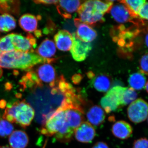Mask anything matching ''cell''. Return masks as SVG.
<instances>
[{
  "instance_id": "836d02e7",
  "label": "cell",
  "mask_w": 148,
  "mask_h": 148,
  "mask_svg": "<svg viewBox=\"0 0 148 148\" xmlns=\"http://www.w3.org/2000/svg\"><path fill=\"white\" fill-rule=\"evenodd\" d=\"M6 102L4 100L0 101V108H4L5 106Z\"/></svg>"
},
{
  "instance_id": "9c48e42d",
  "label": "cell",
  "mask_w": 148,
  "mask_h": 148,
  "mask_svg": "<svg viewBox=\"0 0 148 148\" xmlns=\"http://www.w3.org/2000/svg\"><path fill=\"white\" fill-rule=\"evenodd\" d=\"M73 36V42L70 50L73 58L78 62L84 61L92 49L91 44L79 39L76 36L75 34Z\"/></svg>"
},
{
  "instance_id": "3957f363",
  "label": "cell",
  "mask_w": 148,
  "mask_h": 148,
  "mask_svg": "<svg viewBox=\"0 0 148 148\" xmlns=\"http://www.w3.org/2000/svg\"><path fill=\"white\" fill-rule=\"evenodd\" d=\"M34 109L25 100L15 102L7 107L3 118L11 123H16L26 128L31 124L35 116Z\"/></svg>"
},
{
  "instance_id": "f546056e",
  "label": "cell",
  "mask_w": 148,
  "mask_h": 148,
  "mask_svg": "<svg viewBox=\"0 0 148 148\" xmlns=\"http://www.w3.org/2000/svg\"><path fill=\"white\" fill-rule=\"evenodd\" d=\"M132 148H148V140L146 138H140L136 140Z\"/></svg>"
},
{
  "instance_id": "e575fe53",
  "label": "cell",
  "mask_w": 148,
  "mask_h": 148,
  "mask_svg": "<svg viewBox=\"0 0 148 148\" xmlns=\"http://www.w3.org/2000/svg\"><path fill=\"white\" fill-rule=\"evenodd\" d=\"M3 71L1 67H0V78L2 76Z\"/></svg>"
},
{
  "instance_id": "30bf717a",
  "label": "cell",
  "mask_w": 148,
  "mask_h": 148,
  "mask_svg": "<svg viewBox=\"0 0 148 148\" xmlns=\"http://www.w3.org/2000/svg\"><path fill=\"white\" fill-rule=\"evenodd\" d=\"M35 73L42 84V82L47 84L51 88L56 85L55 70L50 64L45 63L39 66Z\"/></svg>"
},
{
  "instance_id": "2e32d148",
  "label": "cell",
  "mask_w": 148,
  "mask_h": 148,
  "mask_svg": "<svg viewBox=\"0 0 148 148\" xmlns=\"http://www.w3.org/2000/svg\"><path fill=\"white\" fill-rule=\"evenodd\" d=\"M59 13L66 18L71 17L72 14L78 10L81 5L79 1H60L57 3Z\"/></svg>"
},
{
  "instance_id": "8d00e7d4",
  "label": "cell",
  "mask_w": 148,
  "mask_h": 148,
  "mask_svg": "<svg viewBox=\"0 0 148 148\" xmlns=\"http://www.w3.org/2000/svg\"><path fill=\"white\" fill-rule=\"evenodd\" d=\"M0 148H10L8 146H0Z\"/></svg>"
},
{
  "instance_id": "9a60e30c",
  "label": "cell",
  "mask_w": 148,
  "mask_h": 148,
  "mask_svg": "<svg viewBox=\"0 0 148 148\" xmlns=\"http://www.w3.org/2000/svg\"><path fill=\"white\" fill-rule=\"evenodd\" d=\"M66 119L70 127L75 130L84 120V112L75 108L64 110Z\"/></svg>"
},
{
  "instance_id": "1f68e13d",
  "label": "cell",
  "mask_w": 148,
  "mask_h": 148,
  "mask_svg": "<svg viewBox=\"0 0 148 148\" xmlns=\"http://www.w3.org/2000/svg\"><path fill=\"white\" fill-rule=\"evenodd\" d=\"M92 148H109V147L106 143L103 142H99L95 144Z\"/></svg>"
},
{
  "instance_id": "ba28073f",
  "label": "cell",
  "mask_w": 148,
  "mask_h": 148,
  "mask_svg": "<svg viewBox=\"0 0 148 148\" xmlns=\"http://www.w3.org/2000/svg\"><path fill=\"white\" fill-rule=\"evenodd\" d=\"M10 34L14 51L34 52V48L36 47V40L32 35L30 34L26 37L17 34Z\"/></svg>"
},
{
  "instance_id": "ffe728a7",
  "label": "cell",
  "mask_w": 148,
  "mask_h": 148,
  "mask_svg": "<svg viewBox=\"0 0 148 148\" xmlns=\"http://www.w3.org/2000/svg\"><path fill=\"white\" fill-rule=\"evenodd\" d=\"M38 20L34 15L27 14L21 16L19 18V24L24 31L31 33L36 30Z\"/></svg>"
},
{
  "instance_id": "cb8c5ba5",
  "label": "cell",
  "mask_w": 148,
  "mask_h": 148,
  "mask_svg": "<svg viewBox=\"0 0 148 148\" xmlns=\"http://www.w3.org/2000/svg\"><path fill=\"white\" fill-rule=\"evenodd\" d=\"M146 2L145 0L122 1L120 3L124 4L128 9L130 14L135 18H139L138 15L143 5Z\"/></svg>"
},
{
  "instance_id": "7a4b0ae2",
  "label": "cell",
  "mask_w": 148,
  "mask_h": 148,
  "mask_svg": "<svg viewBox=\"0 0 148 148\" xmlns=\"http://www.w3.org/2000/svg\"><path fill=\"white\" fill-rule=\"evenodd\" d=\"M53 61V59L42 58L34 52L0 51V67L5 69L29 70L36 65L51 63Z\"/></svg>"
},
{
  "instance_id": "44dd1931",
  "label": "cell",
  "mask_w": 148,
  "mask_h": 148,
  "mask_svg": "<svg viewBox=\"0 0 148 148\" xmlns=\"http://www.w3.org/2000/svg\"><path fill=\"white\" fill-rule=\"evenodd\" d=\"M92 84L96 90L101 92H106L111 87L110 79L105 75H100L92 80Z\"/></svg>"
},
{
  "instance_id": "d4e9b609",
  "label": "cell",
  "mask_w": 148,
  "mask_h": 148,
  "mask_svg": "<svg viewBox=\"0 0 148 148\" xmlns=\"http://www.w3.org/2000/svg\"><path fill=\"white\" fill-rule=\"evenodd\" d=\"M19 3L16 1H0V12L16 13Z\"/></svg>"
},
{
  "instance_id": "5b68a950",
  "label": "cell",
  "mask_w": 148,
  "mask_h": 148,
  "mask_svg": "<svg viewBox=\"0 0 148 148\" xmlns=\"http://www.w3.org/2000/svg\"><path fill=\"white\" fill-rule=\"evenodd\" d=\"M80 22L86 24H92L104 20V14L96 10L93 1L85 2L80 5L78 10Z\"/></svg>"
},
{
  "instance_id": "8992f818",
  "label": "cell",
  "mask_w": 148,
  "mask_h": 148,
  "mask_svg": "<svg viewBox=\"0 0 148 148\" xmlns=\"http://www.w3.org/2000/svg\"><path fill=\"white\" fill-rule=\"evenodd\" d=\"M127 113L128 118L132 122H143L148 116V103L141 98L137 99L130 104Z\"/></svg>"
},
{
  "instance_id": "83f0119b",
  "label": "cell",
  "mask_w": 148,
  "mask_h": 148,
  "mask_svg": "<svg viewBox=\"0 0 148 148\" xmlns=\"http://www.w3.org/2000/svg\"><path fill=\"white\" fill-rule=\"evenodd\" d=\"M139 68L141 73L148 75V53L144 54L140 58Z\"/></svg>"
},
{
  "instance_id": "603a6c76",
  "label": "cell",
  "mask_w": 148,
  "mask_h": 148,
  "mask_svg": "<svg viewBox=\"0 0 148 148\" xmlns=\"http://www.w3.org/2000/svg\"><path fill=\"white\" fill-rule=\"evenodd\" d=\"M16 27V20L12 15L8 13L0 15V32H10Z\"/></svg>"
},
{
  "instance_id": "ac0fdd59",
  "label": "cell",
  "mask_w": 148,
  "mask_h": 148,
  "mask_svg": "<svg viewBox=\"0 0 148 148\" xmlns=\"http://www.w3.org/2000/svg\"><path fill=\"white\" fill-rule=\"evenodd\" d=\"M86 118L90 124L94 126H99L105 121L106 114L101 107L93 106L88 111Z\"/></svg>"
},
{
  "instance_id": "5bb4252c",
  "label": "cell",
  "mask_w": 148,
  "mask_h": 148,
  "mask_svg": "<svg viewBox=\"0 0 148 148\" xmlns=\"http://www.w3.org/2000/svg\"><path fill=\"white\" fill-rule=\"evenodd\" d=\"M113 135L119 139L125 140L131 136L132 128L129 123L124 121H119L115 123L112 129Z\"/></svg>"
},
{
  "instance_id": "4fadbf2b",
  "label": "cell",
  "mask_w": 148,
  "mask_h": 148,
  "mask_svg": "<svg viewBox=\"0 0 148 148\" xmlns=\"http://www.w3.org/2000/svg\"><path fill=\"white\" fill-rule=\"evenodd\" d=\"M75 24L77 26L75 36L78 38L88 43H90L96 38L97 36L96 32L89 25L80 23L79 20H76Z\"/></svg>"
},
{
  "instance_id": "6da1fadb",
  "label": "cell",
  "mask_w": 148,
  "mask_h": 148,
  "mask_svg": "<svg viewBox=\"0 0 148 148\" xmlns=\"http://www.w3.org/2000/svg\"><path fill=\"white\" fill-rule=\"evenodd\" d=\"M40 132L47 137L54 136L59 142L66 143L72 140L75 130L69 125L64 110H56L43 122Z\"/></svg>"
},
{
  "instance_id": "d6986e66",
  "label": "cell",
  "mask_w": 148,
  "mask_h": 148,
  "mask_svg": "<svg viewBox=\"0 0 148 148\" xmlns=\"http://www.w3.org/2000/svg\"><path fill=\"white\" fill-rule=\"evenodd\" d=\"M36 52L37 54L42 58L53 59L51 58L55 55L56 52L55 44L51 40L46 39L40 44Z\"/></svg>"
},
{
  "instance_id": "7c38bea8",
  "label": "cell",
  "mask_w": 148,
  "mask_h": 148,
  "mask_svg": "<svg viewBox=\"0 0 148 148\" xmlns=\"http://www.w3.org/2000/svg\"><path fill=\"white\" fill-rule=\"evenodd\" d=\"M73 39V35L66 30L58 31L54 37L56 47L62 51H66L71 50Z\"/></svg>"
},
{
  "instance_id": "4316f807",
  "label": "cell",
  "mask_w": 148,
  "mask_h": 148,
  "mask_svg": "<svg viewBox=\"0 0 148 148\" xmlns=\"http://www.w3.org/2000/svg\"><path fill=\"white\" fill-rule=\"evenodd\" d=\"M138 94L135 90L131 88L125 87L123 95V106H127L131 104L136 100Z\"/></svg>"
},
{
  "instance_id": "52a82bcc",
  "label": "cell",
  "mask_w": 148,
  "mask_h": 148,
  "mask_svg": "<svg viewBox=\"0 0 148 148\" xmlns=\"http://www.w3.org/2000/svg\"><path fill=\"white\" fill-rule=\"evenodd\" d=\"M110 12L112 18L120 24L130 22L142 27L145 25V22L140 18H134L127 7L122 3L112 6Z\"/></svg>"
},
{
  "instance_id": "277c9868",
  "label": "cell",
  "mask_w": 148,
  "mask_h": 148,
  "mask_svg": "<svg viewBox=\"0 0 148 148\" xmlns=\"http://www.w3.org/2000/svg\"><path fill=\"white\" fill-rule=\"evenodd\" d=\"M125 88L121 86H114L101 99V106L107 114L115 112L123 107V95Z\"/></svg>"
},
{
  "instance_id": "7402d4cb",
  "label": "cell",
  "mask_w": 148,
  "mask_h": 148,
  "mask_svg": "<svg viewBox=\"0 0 148 148\" xmlns=\"http://www.w3.org/2000/svg\"><path fill=\"white\" fill-rule=\"evenodd\" d=\"M128 83L130 88L134 90H141L145 86L146 77L141 73H134L130 76Z\"/></svg>"
},
{
  "instance_id": "484cf974",
  "label": "cell",
  "mask_w": 148,
  "mask_h": 148,
  "mask_svg": "<svg viewBox=\"0 0 148 148\" xmlns=\"http://www.w3.org/2000/svg\"><path fill=\"white\" fill-rule=\"evenodd\" d=\"M14 130L12 123L1 117L0 115V137L5 138L10 135Z\"/></svg>"
},
{
  "instance_id": "f1b7e54d",
  "label": "cell",
  "mask_w": 148,
  "mask_h": 148,
  "mask_svg": "<svg viewBox=\"0 0 148 148\" xmlns=\"http://www.w3.org/2000/svg\"><path fill=\"white\" fill-rule=\"evenodd\" d=\"M139 18L145 22L148 21V2H146L140 11Z\"/></svg>"
},
{
  "instance_id": "4dcf8cb0",
  "label": "cell",
  "mask_w": 148,
  "mask_h": 148,
  "mask_svg": "<svg viewBox=\"0 0 148 148\" xmlns=\"http://www.w3.org/2000/svg\"><path fill=\"white\" fill-rule=\"evenodd\" d=\"M58 1H36L34 2L37 4H42L50 5L52 4H57L58 2Z\"/></svg>"
},
{
  "instance_id": "d6a6232c",
  "label": "cell",
  "mask_w": 148,
  "mask_h": 148,
  "mask_svg": "<svg viewBox=\"0 0 148 148\" xmlns=\"http://www.w3.org/2000/svg\"><path fill=\"white\" fill-rule=\"evenodd\" d=\"M145 43L148 48V26L145 29Z\"/></svg>"
},
{
  "instance_id": "d590c367",
  "label": "cell",
  "mask_w": 148,
  "mask_h": 148,
  "mask_svg": "<svg viewBox=\"0 0 148 148\" xmlns=\"http://www.w3.org/2000/svg\"><path fill=\"white\" fill-rule=\"evenodd\" d=\"M145 88L146 90H147V92L148 93V81L147 83L146 84Z\"/></svg>"
},
{
  "instance_id": "8fae6325",
  "label": "cell",
  "mask_w": 148,
  "mask_h": 148,
  "mask_svg": "<svg viewBox=\"0 0 148 148\" xmlns=\"http://www.w3.org/2000/svg\"><path fill=\"white\" fill-rule=\"evenodd\" d=\"M95 135V128L88 122H83L74 132V136L77 141L84 143H91Z\"/></svg>"
},
{
  "instance_id": "74e56055",
  "label": "cell",
  "mask_w": 148,
  "mask_h": 148,
  "mask_svg": "<svg viewBox=\"0 0 148 148\" xmlns=\"http://www.w3.org/2000/svg\"><path fill=\"white\" fill-rule=\"evenodd\" d=\"M84 102L83 101V104H84ZM82 110V111H84V110H83H83Z\"/></svg>"
},
{
  "instance_id": "f35d334b",
  "label": "cell",
  "mask_w": 148,
  "mask_h": 148,
  "mask_svg": "<svg viewBox=\"0 0 148 148\" xmlns=\"http://www.w3.org/2000/svg\"></svg>"
},
{
  "instance_id": "e0dca14e",
  "label": "cell",
  "mask_w": 148,
  "mask_h": 148,
  "mask_svg": "<svg viewBox=\"0 0 148 148\" xmlns=\"http://www.w3.org/2000/svg\"><path fill=\"white\" fill-rule=\"evenodd\" d=\"M29 143L28 135L21 130L14 131L9 138V143L12 148H26Z\"/></svg>"
}]
</instances>
